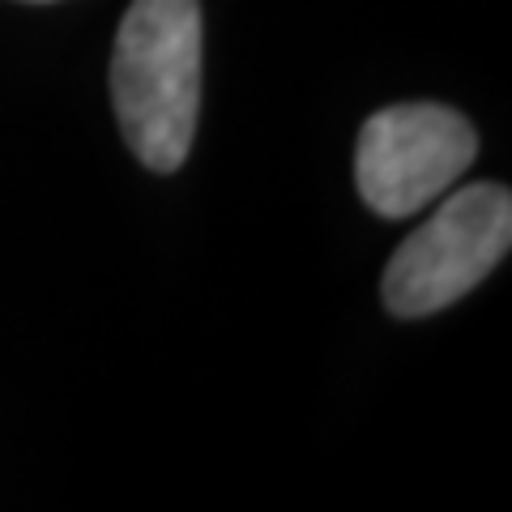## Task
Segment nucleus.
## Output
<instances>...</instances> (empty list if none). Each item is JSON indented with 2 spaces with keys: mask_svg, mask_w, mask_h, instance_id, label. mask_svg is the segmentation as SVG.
<instances>
[{
  "mask_svg": "<svg viewBox=\"0 0 512 512\" xmlns=\"http://www.w3.org/2000/svg\"><path fill=\"white\" fill-rule=\"evenodd\" d=\"M111 103L133 154L175 171L192 150L201 111V5L133 0L111 56Z\"/></svg>",
  "mask_w": 512,
  "mask_h": 512,
  "instance_id": "obj_1",
  "label": "nucleus"
},
{
  "mask_svg": "<svg viewBox=\"0 0 512 512\" xmlns=\"http://www.w3.org/2000/svg\"><path fill=\"white\" fill-rule=\"evenodd\" d=\"M512 244V197L500 184H470L414 231L384 269V308L431 316L470 295Z\"/></svg>",
  "mask_w": 512,
  "mask_h": 512,
  "instance_id": "obj_2",
  "label": "nucleus"
},
{
  "mask_svg": "<svg viewBox=\"0 0 512 512\" xmlns=\"http://www.w3.org/2000/svg\"><path fill=\"white\" fill-rule=\"evenodd\" d=\"M474 150V128L453 107L397 103L363 124L355 180L380 218H410L466 175Z\"/></svg>",
  "mask_w": 512,
  "mask_h": 512,
  "instance_id": "obj_3",
  "label": "nucleus"
},
{
  "mask_svg": "<svg viewBox=\"0 0 512 512\" xmlns=\"http://www.w3.org/2000/svg\"><path fill=\"white\" fill-rule=\"evenodd\" d=\"M35 5H43V0H35Z\"/></svg>",
  "mask_w": 512,
  "mask_h": 512,
  "instance_id": "obj_4",
  "label": "nucleus"
}]
</instances>
